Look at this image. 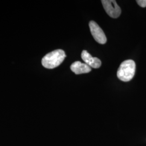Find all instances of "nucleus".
<instances>
[{"label":"nucleus","mask_w":146,"mask_h":146,"mask_svg":"<svg viewBox=\"0 0 146 146\" xmlns=\"http://www.w3.org/2000/svg\"><path fill=\"white\" fill-rule=\"evenodd\" d=\"M66 57V54L63 50H55L47 54L43 58L42 66L48 69L56 68L62 63Z\"/></svg>","instance_id":"1"},{"label":"nucleus","mask_w":146,"mask_h":146,"mask_svg":"<svg viewBox=\"0 0 146 146\" xmlns=\"http://www.w3.org/2000/svg\"><path fill=\"white\" fill-rule=\"evenodd\" d=\"M135 69V63L133 60H125L120 64L117 72V76L122 81L128 82L133 78Z\"/></svg>","instance_id":"2"},{"label":"nucleus","mask_w":146,"mask_h":146,"mask_svg":"<svg viewBox=\"0 0 146 146\" xmlns=\"http://www.w3.org/2000/svg\"><path fill=\"white\" fill-rule=\"evenodd\" d=\"M101 2L104 10L111 17L116 19L120 16L121 10L115 0H102Z\"/></svg>","instance_id":"3"},{"label":"nucleus","mask_w":146,"mask_h":146,"mask_svg":"<svg viewBox=\"0 0 146 146\" xmlns=\"http://www.w3.org/2000/svg\"><path fill=\"white\" fill-rule=\"evenodd\" d=\"M89 26L92 35L95 40L100 44H104L107 42V38L104 32L99 26L93 21H90Z\"/></svg>","instance_id":"4"},{"label":"nucleus","mask_w":146,"mask_h":146,"mask_svg":"<svg viewBox=\"0 0 146 146\" xmlns=\"http://www.w3.org/2000/svg\"><path fill=\"white\" fill-rule=\"evenodd\" d=\"M81 58L86 64L90 67L99 68L101 66V61L99 58L93 57L87 51L83 50L81 54Z\"/></svg>","instance_id":"5"},{"label":"nucleus","mask_w":146,"mask_h":146,"mask_svg":"<svg viewBox=\"0 0 146 146\" xmlns=\"http://www.w3.org/2000/svg\"><path fill=\"white\" fill-rule=\"evenodd\" d=\"M70 69L73 72L77 75L88 73L92 70L91 67L87 64L80 61H76L73 63L70 66Z\"/></svg>","instance_id":"6"},{"label":"nucleus","mask_w":146,"mask_h":146,"mask_svg":"<svg viewBox=\"0 0 146 146\" xmlns=\"http://www.w3.org/2000/svg\"><path fill=\"white\" fill-rule=\"evenodd\" d=\"M136 2L141 7H146V0H137Z\"/></svg>","instance_id":"7"}]
</instances>
